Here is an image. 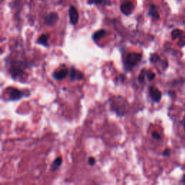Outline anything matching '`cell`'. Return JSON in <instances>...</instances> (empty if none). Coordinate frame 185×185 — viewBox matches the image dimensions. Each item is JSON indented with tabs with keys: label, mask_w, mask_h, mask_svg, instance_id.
Wrapping results in <instances>:
<instances>
[{
	"label": "cell",
	"mask_w": 185,
	"mask_h": 185,
	"mask_svg": "<svg viewBox=\"0 0 185 185\" xmlns=\"http://www.w3.org/2000/svg\"><path fill=\"white\" fill-rule=\"evenodd\" d=\"M152 137H153V139L157 140H161V135H159V133H156V132H153V133H152Z\"/></svg>",
	"instance_id": "21"
},
{
	"label": "cell",
	"mask_w": 185,
	"mask_h": 185,
	"mask_svg": "<svg viewBox=\"0 0 185 185\" xmlns=\"http://www.w3.org/2000/svg\"><path fill=\"white\" fill-rule=\"evenodd\" d=\"M8 71L13 80L23 82L28 77L26 69L29 67V64L21 60H11Z\"/></svg>",
	"instance_id": "1"
},
{
	"label": "cell",
	"mask_w": 185,
	"mask_h": 185,
	"mask_svg": "<svg viewBox=\"0 0 185 185\" xmlns=\"http://www.w3.org/2000/svg\"><path fill=\"white\" fill-rule=\"evenodd\" d=\"M150 60L152 63H153V64L157 63V62L160 60V57L157 54H151V56H150Z\"/></svg>",
	"instance_id": "18"
},
{
	"label": "cell",
	"mask_w": 185,
	"mask_h": 185,
	"mask_svg": "<svg viewBox=\"0 0 185 185\" xmlns=\"http://www.w3.org/2000/svg\"><path fill=\"white\" fill-rule=\"evenodd\" d=\"M106 31L105 30H103V29L99 30L96 31V33H94L93 34L92 39L93 40V41L96 43V42L99 41V40L101 39L102 38H103V37L106 35Z\"/></svg>",
	"instance_id": "12"
},
{
	"label": "cell",
	"mask_w": 185,
	"mask_h": 185,
	"mask_svg": "<svg viewBox=\"0 0 185 185\" xmlns=\"http://www.w3.org/2000/svg\"><path fill=\"white\" fill-rule=\"evenodd\" d=\"M127 102L124 98L117 96L111 104V109L115 111L118 116H124L126 114V108L127 106Z\"/></svg>",
	"instance_id": "4"
},
{
	"label": "cell",
	"mask_w": 185,
	"mask_h": 185,
	"mask_svg": "<svg viewBox=\"0 0 185 185\" xmlns=\"http://www.w3.org/2000/svg\"><path fill=\"white\" fill-rule=\"evenodd\" d=\"M184 127H185V117L184 118Z\"/></svg>",
	"instance_id": "25"
},
{
	"label": "cell",
	"mask_w": 185,
	"mask_h": 185,
	"mask_svg": "<svg viewBox=\"0 0 185 185\" xmlns=\"http://www.w3.org/2000/svg\"><path fill=\"white\" fill-rule=\"evenodd\" d=\"M88 4H103L104 0H88Z\"/></svg>",
	"instance_id": "19"
},
{
	"label": "cell",
	"mask_w": 185,
	"mask_h": 185,
	"mask_svg": "<svg viewBox=\"0 0 185 185\" xmlns=\"http://www.w3.org/2000/svg\"><path fill=\"white\" fill-rule=\"evenodd\" d=\"M149 94H150L152 100L155 103L160 102L161 97H162V94H161V91L158 88H155V86H150V88H149Z\"/></svg>",
	"instance_id": "8"
},
{
	"label": "cell",
	"mask_w": 185,
	"mask_h": 185,
	"mask_svg": "<svg viewBox=\"0 0 185 185\" xmlns=\"http://www.w3.org/2000/svg\"><path fill=\"white\" fill-rule=\"evenodd\" d=\"M59 16L56 12H51L45 18V24L48 26H54L57 24Z\"/></svg>",
	"instance_id": "10"
},
{
	"label": "cell",
	"mask_w": 185,
	"mask_h": 185,
	"mask_svg": "<svg viewBox=\"0 0 185 185\" xmlns=\"http://www.w3.org/2000/svg\"><path fill=\"white\" fill-rule=\"evenodd\" d=\"M146 73H147V71L145 69H143L142 71H141L140 73L139 76L138 77V82H140V83H143L145 81V77L146 76Z\"/></svg>",
	"instance_id": "16"
},
{
	"label": "cell",
	"mask_w": 185,
	"mask_h": 185,
	"mask_svg": "<svg viewBox=\"0 0 185 185\" xmlns=\"http://www.w3.org/2000/svg\"><path fill=\"white\" fill-rule=\"evenodd\" d=\"M181 184H185V174L183 176L182 179H181Z\"/></svg>",
	"instance_id": "24"
},
{
	"label": "cell",
	"mask_w": 185,
	"mask_h": 185,
	"mask_svg": "<svg viewBox=\"0 0 185 185\" xmlns=\"http://www.w3.org/2000/svg\"><path fill=\"white\" fill-rule=\"evenodd\" d=\"M183 31H181L179 29H175L172 32V38L173 40L176 39V38H180L182 35Z\"/></svg>",
	"instance_id": "15"
},
{
	"label": "cell",
	"mask_w": 185,
	"mask_h": 185,
	"mask_svg": "<svg viewBox=\"0 0 185 185\" xmlns=\"http://www.w3.org/2000/svg\"><path fill=\"white\" fill-rule=\"evenodd\" d=\"M170 154L171 150L169 148H166L164 151V153H163V155H164V156H169V155H170Z\"/></svg>",
	"instance_id": "23"
},
{
	"label": "cell",
	"mask_w": 185,
	"mask_h": 185,
	"mask_svg": "<svg viewBox=\"0 0 185 185\" xmlns=\"http://www.w3.org/2000/svg\"><path fill=\"white\" fill-rule=\"evenodd\" d=\"M146 77H147V80L149 81H152L155 78V74L153 72L150 70H147V73H146Z\"/></svg>",
	"instance_id": "17"
},
{
	"label": "cell",
	"mask_w": 185,
	"mask_h": 185,
	"mask_svg": "<svg viewBox=\"0 0 185 185\" xmlns=\"http://www.w3.org/2000/svg\"><path fill=\"white\" fill-rule=\"evenodd\" d=\"M134 9L133 3L130 1L125 0L121 4L120 10L121 12L125 15H129L133 12Z\"/></svg>",
	"instance_id": "6"
},
{
	"label": "cell",
	"mask_w": 185,
	"mask_h": 185,
	"mask_svg": "<svg viewBox=\"0 0 185 185\" xmlns=\"http://www.w3.org/2000/svg\"><path fill=\"white\" fill-rule=\"evenodd\" d=\"M142 54L137 52H130L123 60V67L126 72H130L141 61Z\"/></svg>",
	"instance_id": "2"
},
{
	"label": "cell",
	"mask_w": 185,
	"mask_h": 185,
	"mask_svg": "<svg viewBox=\"0 0 185 185\" xmlns=\"http://www.w3.org/2000/svg\"><path fill=\"white\" fill-rule=\"evenodd\" d=\"M69 80L71 82L74 81H80L82 80L84 78V74L82 72H80V70L76 69L74 67L72 66L69 68Z\"/></svg>",
	"instance_id": "5"
},
{
	"label": "cell",
	"mask_w": 185,
	"mask_h": 185,
	"mask_svg": "<svg viewBox=\"0 0 185 185\" xmlns=\"http://www.w3.org/2000/svg\"><path fill=\"white\" fill-rule=\"evenodd\" d=\"M178 45L180 47H183L185 46V35H181L179 38V41L178 42Z\"/></svg>",
	"instance_id": "20"
},
{
	"label": "cell",
	"mask_w": 185,
	"mask_h": 185,
	"mask_svg": "<svg viewBox=\"0 0 185 185\" xmlns=\"http://www.w3.org/2000/svg\"><path fill=\"white\" fill-rule=\"evenodd\" d=\"M49 34H42L41 36L38 38L37 40V43L38 44L42 45L44 47L48 48L49 47Z\"/></svg>",
	"instance_id": "11"
},
{
	"label": "cell",
	"mask_w": 185,
	"mask_h": 185,
	"mask_svg": "<svg viewBox=\"0 0 185 185\" xmlns=\"http://www.w3.org/2000/svg\"><path fill=\"white\" fill-rule=\"evenodd\" d=\"M7 97V101H19L23 98L28 97L30 96V91H28L27 92L25 93L24 91H21L14 87H9L6 90Z\"/></svg>",
	"instance_id": "3"
},
{
	"label": "cell",
	"mask_w": 185,
	"mask_h": 185,
	"mask_svg": "<svg viewBox=\"0 0 185 185\" xmlns=\"http://www.w3.org/2000/svg\"><path fill=\"white\" fill-rule=\"evenodd\" d=\"M88 164H89V165H91V166L95 165V164H96V159H95V158H93V157H90V158H88Z\"/></svg>",
	"instance_id": "22"
},
{
	"label": "cell",
	"mask_w": 185,
	"mask_h": 185,
	"mask_svg": "<svg viewBox=\"0 0 185 185\" xmlns=\"http://www.w3.org/2000/svg\"><path fill=\"white\" fill-rule=\"evenodd\" d=\"M69 22L72 26H75L79 21V13L77 9L73 6H71L69 9Z\"/></svg>",
	"instance_id": "9"
},
{
	"label": "cell",
	"mask_w": 185,
	"mask_h": 185,
	"mask_svg": "<svg viewBox=\"0 0 185 185\" xmlns=\"http://www.w3.org/2000/svg\"><path fill=\"white\" fill-rule=\"evenodd\" d=\"M62 162H63V161H62V158H61V157H58V158H56L53 161L52 166H51V170L52 172H55V171L58 170L60 166H62Z\"/></svg>",
	"instance_id": "13"
},
{
	"label": "cell",
	"mask_w": 185,
	"mask_h": 185,
	"mask_svg": "<svg viewBox=\"0 0 185 185\" xmlns=\"http://www.w3.org/2000/svg\"><path fill=\"white\" fill-rule=\"evenodd\" d=\"M69 70L67 68H63V69H60L59 70L57 69L53 72L52 77L57 81H60V80L65 79L69 74Z\"/></svg>",
	"instance_id": "7"
},
{
	"label": "cell",
	"mask_w": 185,
	"mask_h": 185,
	"mask_svg": "<svg viewBox=\"0 0 185 185\" xmlns=\"http://www.w3.org/2000/svg\"><path fill=\"white\" fill-rule=\"evenodd\" d=\"M148 15L150 16H151L153 19L155 20H158L160 18L159 13H158V10H157V7L155 5H151L150 7V10H149Z\"/></svg>",
	"instance_id": "14"
}]
</instances>
